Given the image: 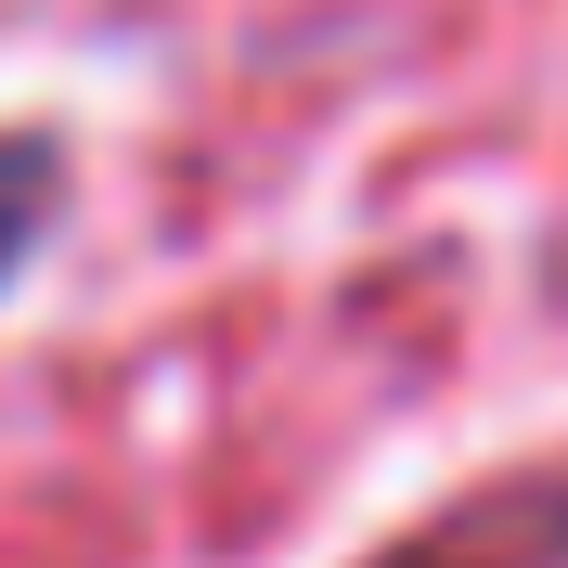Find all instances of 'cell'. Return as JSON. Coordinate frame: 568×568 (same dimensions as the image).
Listing matches in <instances>:
<instances>
[{"label":"cell","mask_w":568,"mask_h":568,"mask_svg":"<svg viewBox=\"0 0 568 568\" xmlns=\"http://www.w3.org/2000/svg\"><path fill=\"white\" fill-rule=\"evenodd\" d=\"M39 207H52V155H39V142H0V272L27 258Z\"/></svg>","instance_id":"6da1fadb"}]
</instances>
